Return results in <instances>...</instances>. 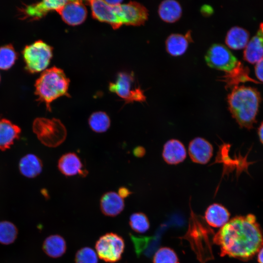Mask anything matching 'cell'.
Listing matches in <instances>:
<instances>
[{
  "instance_id": "1",
  "label": "cell",
  "mask_w": 263,
  "mask_h": 263,
  "mask_svg": "<svg viewBox=\"0 0 263 263\" xmlns=\"http://www.w3.org/2000/svg\"><path fill=\"white\" fill-rule=\"evenodd\" d=\"M213 242L220 246L221 256L247 261L263 246V231L254 215L236 216L214 235Z\"/></svg>"
},
{
  "instance_id": "2",
  "label": "cell",
  "mask_w": 263,
  "mask_h": 263,
  "mask_svg": "<svg viewBox=\"0 0 263 263\" xmlns=\"http://www.w3.org/2000/svg\"><path fill=\"white\" fill-rule=\"evenodd\" d=\"M91 7L93 17L101 21L110 24L117 29L123 24L140 26L148 18V11L142 4L131 1L128 3L112 6L104 0L87 1Z\"/></svg>"
},
{
  "instance_id": "3",
  "label": "cell",
  "mask_w": 263,
  "mask_h": 263,
  "mask_svg": "<svg viewBox=\"0 0 263 263\" xmlns=\"http://www.w3.org/2000/svg\"><path fill=\"white\" fill-rule=\"evenodd\" d=\"M261 96L252 87L236 86L227 96L228 109L241 128L251 130L256 122Z\"/></svg>"
},
{
  "instance_id": "4",
  "label": "cell",
  "mask_w": 263,
  "mask_h": 263,
  "mask_svg": "<svg viewBox=\"0 0 263 263\" xmlns=\"http://www.w3.org/2000/svg\"><path fill=\"white\" fill-rule=\"evenodd\" d=\"M70 80L64 71L53 67L46 69L36 80L35 84V94L38 100L45 104L47 111H51V103L57 98L66 96Z\"/></svg>"
},
{
  "instance_id": "5",
  "label": "cell",
  "mask_w": 263,
  "mask_h": 263,
  "mask_svg": "<svg viewBox=\"0 0 263 263\" xmlns=\"http://www.w3.org/2000/svg\"><path fill=\"white\" fill-rule=\"evenodd\" d=\"M33 130L38 140L50 148L59 146L67 137L66 127L59 119L55 118H37L33 122Z\"/></svg>"
},
{
  "instance_id": "6",
  "label": "cell",
  "mask_w": 263,
  "mask_h": 263,
  "mask_svg": "<svg viewBox=\"0 0 263 263\" xmlns=\"http://www.w3.org/2000/svg\"><path fill=\"white\" fill-rule=\"evenodd\" d=\"M25 68L31 73L44 71L53 56V48L42 40L27 45L22 51Z\"/></svg>"
},
{
  "instance_id": "7",
  "label": "cell",
  "mask_w": 263,
  "mask_h": 263,
  "mask_svg": "<svg viewBox=\"0 0 263 263\" xmlns=\"http://www.w3.org/2000/svg\"><path fill=\"white\" fill-rule=\"evenodd\" d=\"M109 90L122 98L126 104L146 100L143 91L137 85L132 74L119 73L115 81L109 84Z\"/></svg>"
},
{
  "instance_id": "8",
  "label": "cell",
  "mask_w": 263,
  "mask_h": 263,
  "mask_svg": "<svg viewBox=\"0 0 263 263\" xmlns=\"http://www.w3.org/2000/svg\"><path fill=\"white\" fill-rule=\"evenodd\" d=\"M205 60L209 67L228 73H233L241 67L236 57L221 44L211 46L206 53Z\"/></svg>"
},
{
  "instance_id": "9",
  "label": "cell",
  "mask_w": 263,
  "mask_h": 263,
  "mask_svg": "<svg viewBox=\"0 0 263 263\" xmlns=\"http://www.w3.org/2000/svg\"><path fill=\"white\" fill-rule=\"evenodd\" d=\"M125 244L121 237L113 233H107L97 241L95 249L98 257L104 261L113 263L119 261Z\"/></svg>"
},
{
  "instance_id": "10",
  "label": "cell",
  "mask_w": 263,
  "mask_h": 263,
  "mask_svg": "<svg viewBox=\"0 0 263 263\" xmlns=\"http://www.w3.org/2000/svg\"><path fill=\"white\" fill-rule=\"evenodd\" d=\"M56 12L66 23L72 26L83 23L87 15V9L81 0H67Z\"/></svg>"
},
{
  "instance_id": "11",
  "label": "cell",
  "mask_w": 263,
  "mask_h": 263,
  "mask_svg": "<svg viewBox=\"0 0 263 263\" xmlns=\"http://www.w3.org/2000/svg\"><path fill=\"white\" fill-rule=\"evenodd\" d=\"M67 0H43L26 5L20 9L22 19L30 20L39 19L45 16L51 11H57Z\"/></svg>"
},
{
  "instance_id": "12",
  "label": "cell",
  "mask_w": 263,
  "mask_h": 263,
  "mask_svg": "<svg viewBox=\"0 0 263 263\" xmlns=\"http://www.w3.org/2000/svg\"><path fill=\"white\" fill-rule=\"evenodd\" d=\"M188 151L192 162L206 164L212 157L213 149L208 141L203 138L197 137L189 142Z\"/></svg>"
},
{
  "instance_id": "13",
  "label": "cell",
  "mask_w": 263,
  "mask_h": 263,
  "mask_svg": "<svg viewBox=\"0 0 263 263\" xmlns=\"http://www.w3.org/2000/svg\"><path fill=\"white\" fill-rule=\"evenodd\" d=\"M58 169L66 176L79 175L85 176L88 173L78 156L74 152H68L62 155L58 161Z\"/></svg>"
},
{
  "instance_id": "14",
  "label": "cell",
  "mask_w": 263,
  "mask_h": 263,
  "mask_svg": "<svg viewBox=\"0 0 263 263\" xmlns=\"http://www.w3.org/2000/svg\"><path fill=\"white\" fill-rule=\"evenodd\" d=\"M244 58L252 64L256 63L263 58V22L260 23L256 34L245 46Z\"/></svg>"
},
{
  "instance_id": "15",
  "label": "cell",
  "mask_w": 263,
  "mask_h": 263,
  "mask_svg": "<svg viewBox=\"0 0 263 263\" xmlns=\"http://www.w3.org/2000/svg\"><path fill=\"white\" fill-rule=\"evenodd\" d=\"M162 157L168 164L177 165L182 163L187 157L185 147L177 139H170L164 145Z\"/></svg>"
},
{
  "instance_id": "16",
  "label": "cell",
  "mask_w": 263,
  "mask_h": 263,
  "mask_svg": "<svg viewBox=\"0 0 263 263\" xmlns=\"http://www.w3.org/2000/svg\"><path fill=\"white\" fill-rule=\"evenodd\" d=\"M100 205L103 213L109 216L119 214L125 206L123 198L114 191L104 193L101 198Z\"/></svg>"
},
{
  "instance_id": "17",
  "label": "cell",
  "mask_w": 263,
  "mask_h": 263,
  "mask_svg": "<svg viewBox=\"0 0 263 263\" xmlns=\"http://www.w3.org/2000/svg\"><path fill=\"white\" fill-rule=\"evenodd\" d=\"M20 128L5 118H0V150H5L19 138Z\"/></svg>"
},
{
  "instance_id": "18",
  "label": "cell",
  "mask_w": 263,
  "mask_h": 263,
  "mask_svg": "<svg viewBox=\"0 0 263 263\" xmlns=\"http://www.w3.org/2000/svg\"><path fill=\"white\" fill-rule=\"evenodd\" d=\"M190 39L189 32L185 35L180 34L170 35L165 42L167 52L173 56L183 55L188 49Z\"/></svg>"
},
{
  "instance_id": "19",
  "label": "cell",
  "mask_w": 263,
  "mask_h": 263,
  "mask_svg": "<svg viewBox=\"0 0 263 263\" xmlns=\"http://www.w3.org/2000/svg\"><path fill=\"white\" fill-rule=\"evenodd\" d=\"M230 213L220 204L210 205L205 212V218L207 223L214 227H222L228 221Z\"/></svg>"
},
{
  "instance_id": "20",
  "label": "cell",
  "mask_w": 263,
  "mask_h": 263,
  "mask_svg": "<svg viewBox=\"0 0 263 263\" xmlns=\"http://www.w3.org/2000/svg\"><path fill=\"white\" fill-rule=\"evenodd\" d=\"M158 13L160 19L167 23H174L182 16V8L177 1L165 0L158 6Z\"/></svg>"
},
{
  "instance_id": "21",
  "label": "cell",
  "mask_w": 263,
  "mask_h": 263,
  "mask_svg": "<svg viewBox=\"0 0 263 263\" xmlns=\"http://www.w3.org/2000/svg\"><path fill=\"white\" fill-rule=\"evenodd\" d=\"M249 38V34L246 30L239 26H234L227 32L225 42L232 49L240 50L245 47Z\"/></svg>"
},
{
  "instance_id": "22",
  "label": "cell",
  "mask_w": 263,
  "mask_h": 263,
  "mask_svg": "<svg viewBox=\"0 0 263 263\" xmlns=\"http://www.w3.org/2000/svg\"><path fill=\"white\" fill-rule=\"evenodd\" d=\"M19 169L23 176L28 178H34L42 171V163L36 155L28 154L20 160Z\"/></svg>"
},
{
  "instance_id": "23",
  "label": "cell",
  "mask_w": 263,
  "mask_h": 263,
  "mask_svg": "<svg viewBox=\"0 0 263 263\" xmlns=\"http://www.w3.org/2000/svg\"><path fill=\"white\" fill-rule=\"evenodd\" d=\"M42 248L48 256L56 258L61 257L65 252L66 244L65 240L60 235H52L45 239Z\"/></svg>"
},
{
  "instance_id": "24",
  "label": "cell",
  "mask_w": 263,
  "mask_h": 263,
  "mask_svg": "<svg viewBox=\"0 0 263 263\" xmlns=\"http://www.w3.org/2000/svg\"><path fill=\"white\" fill-rule=\"evenodd\" d=\"M88 123L94 132L102 133L106 132L110 128L111 120L106 113L98 111L91 114L88 119Z\"/></svg>"
},
{
  "instance_id": "25",
  "label": "cell",
  "mask_w": 263,
  "mask_h": 263,
  "mask_svg": "<svg viewBox=\"0 0 263 263\" xmlns=\"http://www.w3.org/2000/svg\"><path fill=\"white\" fill-rule=\"evenodd\" d=\"M18 229L12 223L3 221L0 222V243L10 244L16 240L18 236Z\"/></svg>"
},
{
  "instance_id": "26",
  "label": "cell",
  "mask_w": 263,
  "mask_h": 263,
  "mask_svg": "<svg viewBox=\"0 0 263 263\" xmlns=\"http://www.w3.org/2000/svg\"><path fill=\"white\" fill-rule=\"evenodd\" d=\"M17 54L12 44L0 47V69L7 70L15 63Z\"/></svg>"
},
{
  "instance_id": "27",
  "label": "cell",
  "mask_w": 263,
  "mask_h": 263,
  "mask_svg": "<svg viewBox=\"0 0 263 263\" xmlns=\"http://www.w3.org/2000/svg\"><path fill=\"white\" fill-rule=\"evenodd\" d=\"M129 224L134 231L143 233L150 228V223L147 216L141 212L132 214L130 218Z\"/></svg>"
},
{
  "instance_id": "28",
  "label": "cell",
  "mask_w": 263,
  "mask_h": 263,
  "mask_svg": "<svg viewBox=\"0 0 263 263\" xmlns=\"http://www.w3.org/2000/svg\"><path fill=\"white\" fill-rule=\"evenodd\" d=\"M153 263H179V259L172 249L163 247L159 249L153 258Z\"/></svg>"
},
{
  "instance_id": "29",
  "label": "cell",
  "mask_w": 263,
  "mask_h": 263,
  "mask_svg": "<svg viewBox=\"0 0 263 263\" xmlns=\"http://www.w3.org/2000/svg\"><path fill=\"white\" fill-rule=\"evenodd\" d=\"M75 261V263H98V257L92 248L85 247L77 252Z\"/></svg>"
},
{
  "instance_id": "30",
  "label": "cell",
  "mask_w": 263,
  "mask_h": 263,
  "mask_svg": "<svg viewBox=\"0 0 263 263\" xmlns=\"http://www.w3.org/2000/svg\"><path fill=\"white\" fill-rule=\"evenodd\" d=\"M255 72L257 78L263 82V58L256 63Z\"/></svg>"
},
{
  "instance_id": "31",
  "label": "cell",
  "mask_w": 263,
  "mask_h": 263,
  "mask_svg": "<svg viewBox=\"0 0 263 263\" xmlns=\"http://www.w3.org/2000/svg\"><path fill=\"white\" fill-rule=\"evenodd\" d=\"M117 193L124 199L130 195L132 192L127 188L122 187L119 188Z\"/></svg>"
},
{
  "instance_id": "32",
  "label": "cell",
  "mask_w": 263,
  "mask_h": 263,
  "mask_svg": "<svg viewBox=\"0 0 263 263\" xmlns=\"http://www.w3.org/2000/svg\"><path fill=\"white\" fill-rule=\"evenodd\" d=\"M134 155L138 157L143 156L145 153V149L142 147H137L133 150Z\"/></svg>"
},
{
  "instance_id": "33",
  "label": "cell",
  "mask_w": 263,
  "mask_h": 263,
  "mask_svg": "<svg viewBox=\"0 0 263 263\" xmlns=\"http://www.w3.org/2000/svg\"><path fill=\"white\" fill-rule=\"evenodd\" d=\"M258 135L260 142L263 144V121L258 128Z\"/></svg>"
},
{
  "instance_id": "34",
  "label": "cell",
  "mask_w": 263,
  "mask_h": 263,
  "mask_svg": "<svg viewBox=\"0 0 263 263\" xmlns=\"http://www.w3.org/2000/svg\"><path fill=\"white\" fill-rule=\"evenodd\" d=\"M258 261L259 263H263V246L258 252Z\"/></svg>"
},
{
  "instance_id": "35",
  "label": "cell",
  "mask_w": 263,
  "mask_h": 263,
  "mask_svg": "<svg viewBox=\"0 0 263 263\" xmlns=\"http://www.w3.org/2000/svg\"><path fill=\"white\" fill-rule=\"evenodd\" d=\"M107 4L112 6H116L121 4L122 0H104Z\"/></svg>"
},
{
  "instance_id": "36",
  "label": "cell",
  "mask_w": 263,
  "mask_h": 263,
  "mask_svg": "<svg viewBox=\"0 0 263 263\" xmlns=\"http://www.w3.org/2000/svg\"></svg>"
}]
</instances>
